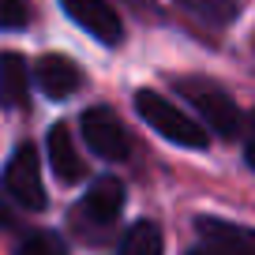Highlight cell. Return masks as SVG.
<instances>
[{
    "instance_id": "cell-11",
    "label": "cell",
    "mask_w": 255,
    "mask_h": 255,
    "mask_svg": "<svg viewBox=\"0 0 255 255\" xmlns=\"http://www.w3.org/2000/svg\"><path fill=\"white\" fill-rule=\"evenodd\" d=\"M173 4L188 19L210 26V30H222V26H229L240 15V0H173Z\"/></svg>"
},
{
    "instance_id": "cell-8",
    "label": "cell",
    "mask_w": 255,
    "mask_h": 255,
    "mask_svg": "<svg viewBox=\"0 0 255 255\" xmlns=\"http://www.w3.org/2000/svg\"><path fill=\"white\" fill-rule=\"evenodd\" d=\"M34 87L53 102H64L83 87V68L64 53H45L34 64Z\"/></svg>"
},
{
    "instance_id": "cell-5",
    "label": "cell",
    "mask_w": 255,
    "mask_h": 255,
    "mask_svg": "<svg viewBox=\"0 0 255 255\" xmlns=\"http://www.w3.org/2000/svg\"><path fill=\"white\" fill-rule=\"evenodd\" d=\"M79 131H83V143H87L98 158H109V161H128L131 158V135H128V128L120 124V117L109 105H90L79 117Z\"/></svg>"
},
{
    "instance_id": "cell-1",
    "label": "cell",
    "mask_w": 255,
    "mask_h": 255,
    "mask_svg": "<svg viewBox=\"0 0 255 255\" xmlns=\"http://www.w3.org/2000/svg\"><path fill=\"white\" fill-rule=\"evenodd\" d=\"M124 199L128 191L117 176H98L90 180V188L83 191V199L72 210V229L90 244H102L113 229H117L120 214H124Z\"/></svg>"
},
{
    "instance_id": "cell-17",
    "label": "cell",
    "mask_w": 255,
    "mask_h": 255,
    "mask_svg": "<svg viewBox=\"0 0 255 255\" xmlns=\"http://www.w3.org/2000/svg\"><path fill=\"white\" fill-rule=\"evenodd\" d=\"M184 255H210L207 248H195V252H184Z\"/></svg>"
},
{
    "instance_id": "cell-10",
    "label": "cell",
    "mask_w": 255,
    "mask_h": 255,
    "mask_svg": "<svg viewBox=\"0 0 255 255\" xmlns=\"http://www.w3.org/2000/svg\"><path fill=\"white\" fill-rule=\"evenodd\" d=\"M26 98H30V68L19 53H0V105H11V109H26Z\"/></svg>"
},
{
    "instance_id": "cell-16",
    "label": "cell",
    "mask_w": 255,
    "mask_h": 255,
    "mask_svg": "<svg viewBox=\"0 0 255 255\" xmlns=\"http://www.w3.org/2000/svg\"><path fill=\"white\" fill-rule=\"evenodd\" d=\"M15 225V210L4 203V195H0V229H11Z\"/></svg>"
},
{
    "instance_id": "cell-14",
    "label": "cell",
    "mask_w": 255,
    "mask_h": 255,
    "mask_svg": "<svg viewBox=\"0 0 255 255\" xmlns=\"http://www.w3.org/2000/svg\"><path fill=\"white\" fill-rule=\"evenodd\" d=\"M30 26V0H0V30H26Z\"/></svg>"
},
{
    "instance_id": "cell-9",
    "label": "cell",
    "mask_w": 255,
    "mask_h": 255,
    "mask_svg": "<svg viewBox=\"0 0 255 255\" xmlns=\"http://www.w3.org/2000/svg\"><path fill=\"white\" fill-rule=\"evenodd\" d=\"M45 154H49V169H53V176L60 184L72 188V184L87 180V165H83V158H79V146H75L72 128H68V124H53V128H49Z\"/></svg>"
},
{
    "instance_id": "cell-6",
    "label": "cell",
    "mask_w": 255,
    "mask_h": 255,
    "mask_svg": "<svg viewBox=\"0 0 255 255\" xmlns=\"http://www.w3.org/2000/svg\"><path fill=\"white\" fill-rule=\"evenodd\" d=\"M60 8L79 30H87L102 45H120L124 41V19L109 0H60Z\"/></svg>"
},
{
    "instance_id": "cell-3",
    "label": "cell",
    "mask_w": 255,
    "mask_h": 255,
    "mask_svg": "<svg viewBox=\"0 0 255 255\" xmlns=\"http://www.w3.org/2000/svg\"><path fill=\"white\" fill-rule=\"evenodd\" d=\"M135 113L143 117L146 128H154L169 143H180V146H188V150H207V143H210L207 128L195 117L180 113L169 98H161L158 90H139L135 94Z\"/></svg>"
},
{
    "instance_id": "cell-13",
    "label": "cell",
    "mask_w": 255,
    "mask_h": 255,
    "mask_svg": "<svg viewBox=\"0 0 255 255\" xmlns=\"http://www.w3.org/2000/svg\"><path fill=\"white\" fill-rule=\"evenodd\" d=\"M15 255H68V244H64V237L53 233V229H34V233H26V237L19 240Z\"/></svg>"
},
{
    "instance_id": "cell-15",
    "label": "cell",
    "mask_w": 255,
    "mask_h": 255,
    "mask_svg": "<svg viewBox=\"0 0 255 255\" xmlns=\"http://www.w3.org/2000/svg\"><path fill=\"white\" fill-rule=\"evenodd\" d=\"M244 161L255 169V113H248L244 120Z\"/></svg>"
},
{
    "instance_id": "cell-12",
    "label": "cell",
    "mask_w": 255,
    "mask_h": 255,
    "mask_svg": "<svg viewBox=\"0 0 255 255\" xmlns=\"http://www.w3.org/2000/svg\"><path fill=\"white\" fill-rule=\"evenodd\" d=\"M161 252H165V240H161L158 222H135L120 237L117 248V255H161Z\"/></svg>"
},
{
    "instance_id": "cell-2",
    "label": "cell",
    "mask_w": 255,
    "mask_h": 255,
    "mask_svg": "<svg viewBox=\"0 0 255 255\" xmlns=\"http://www.w3.org/2000/svg\"><path fill=\"white\" fill-rule=\"evenodd\" d=\"M176 94L199 113V124H207L214 135L222 139H233L240 131V109L233 102V94L225 87H218L214 79H203V75H176L173 79Z\"/></svg>"
},
{
    "instance_id": "cell-7",
    "label": "cell",
    "mask_w": 255,
    "mask_h": 255,
    "mask_svg": "<svg viewBox=\"0 0 255 255\" xmlns=\"http://www.w3.org/2000/svg\"><path fill=\"white\" fill-rule=\"evenodd\" d=\"M195 233L203 237L210 255H255V229H248V225L225 222L214 214H199Z\"/></svg>"
},
{
    "instance_id": "cell-4",
    "label": "cell",
    "mask_w": 255,
    "mask_h": 255,
    "mask_svg": "<svg viewBox=\"0 0 255 255\" xmlns=\"http://www.w3.org/2000/svg\"><path fill=\"white\" fill-rule=\"evenodd\" d=\"M4 191L8 199L23 210H45L49 195H45V180H41V161H38V146L34 143H19L11 150L8 165H4Z\"/></svg>"
}]
</instances>
